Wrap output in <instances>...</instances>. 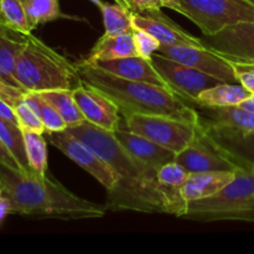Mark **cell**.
Segmentation results:
<instances>
[{
    "label": "cell",
    "mask_w": 254,
    "mask_h": 254,
    "mask_svg": "<svg viewBox=\"0 0 254 254\" xmlns=\"http://www.w3.org/2000/svg\"><path fill=\"white\" fill-rule=\"evenodd\" d=\"M91 146L118 175L119 180L107 191V210L166 213L165 197L156 180V170L136 160L114 135L88 121L66 129Z\"/></svg>",
    "instance_id": "1"
},
{
    "label": "cell",
    "mask_w": 254,
    "mask_h": 254,
    "mask_svg": "<svg viewBox=\"0 0 254 254\" xmlns=\"http://www.w3.org/2000/svg\"><path fill=\"white\" fill-rule=\"evenodd\" d=\"M0 185L12 213L35 218L92 220L106 216V206L74 195L55 179L34 171H12L0 165Z\"/></svg>",
    "instance_id": "2"
},
{
    "label": "cell",
    "mask_w": 254,
    "mask_h": 254,
    "mask_svg": "<svg viewBox=\"0 0 254 254\" xmlns=\"http://www.w3.org/2000/svg\"><path fill=\"white\" fill-rule=\"evenodd\" d=\"M81 81L91 84L113 99L123 117L130 114H155L200 123V114L180 96L165 87L146 82L129 81L94 64H77Z\"/></svg>",
    "instance_id": "3"
},
{
    "label": "cell",
    "mask_w": 254,
    "mask_h": 254,
    "mask_svg": "<svg viewBox=\"0 0 254 254\" xmlns=\"http://www.w3.org/2000/svg\"><path fill=\"white\" fill-rule=\"evenodd\" d=\"M15 77L26 92L73 89L82 83L77 64L32 34L24 35Z\"/></svg>",
    "instance_id": "4"
},
{
    "label": "cell",
    "mask_w": 254,
    "mask_h": 254,
    "mask_svg": "<svg viewBox=\"0 0 254 254\" xmlns=\"http://www.w3.org/2000/svg\"><path fill=\"white\" fill-rule=\"evenodd\" d=\"M183 218L201 222L254 223V170H237L235 179L220 192L189 202L188 212Z\"/></svg>",
    "instance_id": "5"
},
{
    "label": "cell",
    "mask_w": 254,
    "mask_h": 254,
    "mask_svg": "<svg viewBox=\"0 0 254 254\" xmlns=\"http://www.w3.org/2000/svg\"><path fill=\"white\" fill-rule=\"evenodd\" d=\"M179 14L190 19L202 35H212L228 25L254 21V6L247 0H179Z\"/></svg>",
    "instance_id": "6"
},
{
    "label": "cell",
    "mask_w": 254,
    "mask_h": 254,
    "mask_svg": "<svg viewBox=\"0 0 254 254\" xmlns=\"http://www.w3.org/2000/svg\"><path fill=\"white\" fill-rule=\"evenodd\" d=\"M128 130L145 136L149 140L179 154L195 139L200 123L155 114H130L123 117Z\"/></svg>",
    "instance_id": "7"
},
{
    "label": "cell",
    "mask_w": 254,
    "mask_h": 254,
    "mask_svg": "<svg viewBox=\"0 0 254 254\" xmlns=\"http://www.w3.org/2000/svg\"><path fill=\"white\" fill-rule=\"evenodd\" d=\"M49 141L72 161L81 166L91 176H93L107 191L112 190L118 183L116 171L81 139L76 138L67 130L47 133Z\"/></svg>",
    "instance_id": "8"
},
{
    "label": "cell",
    "mask_w": 254,
    "mask_h": 254,
    "mask_svg": "<svg viewBox=\"0 0 254 254\" xmlns=\"http://www.w3.org/2000/svg\"><path fill=\"white\" fill-rule=\"evenodd\" d=\"M200 39L203 46L231 64L254 66V21L236 22Z\"/></svg>",
    "instance_id": "9"
},
{
    "label": "cell",
    "mask_w": 254,
    "mask_h": 254,
    "mask_svg": "<svg viewBox=\"0 0 254 254\" xmlns=\"http://www.w3.org/2000/svg\"><path fill=\"white\" fill-rule=\"evenodd\" d=\"M151 62L163 78L168 82L169 87L188 103L195 104L201 92L221 83L220 79L174 61L159 52L154 54Z\"/></svg>",
    "instance_id": "10"
},
{
    "label": "cell",
    "mask_w": 254,
    "mask_h": 254,
    "mask_svg": "<svg viewBox=\"0 0 254 254\" xmlns=\"http://www.w3.org/2000/svg\"><path fill=\"white\" fill-rule=\"evenodd\" d=\"M159 54L176 62L198 69L203 73L227 83H240L235 67L226 59L215 54L207 47L197 46H166L161 45Z\"/></svg>",
    "instance_id": "11"
},
{
    "label": "cell",
    "mask_w": 254,
    "mask_h": 254,
    "mask_svg": "<svg viewBox=\"0 0 254 254\" xmlns=\"http://www.w3.org/2000/svg\"><path fill=\"white\" fill-rule=\"evenodd\" d=\"M201 128L240 170H254V131L211 124L200 118Z\"/></svg>",
    "instance_id": "12"
},
{
    "label": "cell",
    "mask_w": 254,
    "mask_h": 254,
    "mask_svg": "<svg viewBox=\"0 0 254 254\" xmlns=\"http://www.w3.org/2000/svg\"><path fill=\"white\" fill-rule=\"evenodd\" d=\"M174 160L190 173L240 170L203 131L201 124L195 139L184 150L176 154Z\"/></svg>",
    "instance_id": "13"
},
{
    "label": "cell",
    "mask_w": 254,
    "mask_h": 254,
    "mask_svg": "<svg viewBox=\"0 0 254 254\" xmlns=\"http://www.w3.org/2000/svg\"><path fill=\"white\" fill-rule=\"evenodd\" d=\"M72 92L86 121L109 131L118 129L122 122L121 111L113 99L84 82L74 87Z\"/></svg>",
    "instance_id": "14"
},
{
    "label": "cell",
    "mask_w": 254,
    "mask_h": 254,
    "mask_svg": "<svg viewBox=\"0 0 254 254\" xmlns=\"http://www.w3.org/2000/svg\"><path fill=\"white\" fill-rule=\"evenodd\" d=\"M133 27L144 30L153 35L166 46H197L203 47L200 37L189 34L175 21L166 16L161 9L149 11H133Z\"/></svg>",
    "instance_id": "15"
},
{
    "label": "cell",
    "mask_w": 254,
    "mask_h": 254,
    "mask_svg": "<svg viewBox=\"0 0 254 254\" xmlns=\"http://www.w3.org/2000/svg\"><path fill=\"white\" fill-rule=\"evenodd\" d=\"M114 135L136 160L156 171L161 165L175 159V154L173 151L149 140L145 136L128 130L123 122H121V126L114 131Z\"/></svg>",
    "instance_id": "16"
},
{
    "label": "cell",
    "mask_w": 254,
    "mask_h": 254,
    "mask_svg": "<svg viewBox=\"0 0 254 254\" xmlns=\"http://www.w3.org/2000/svg\"><path fill=\"white\" fill-rule=\"evenodd\" d=\"M93 64L102 68L103 71L109 72L117 77H121V78L129 79V81L146 82V83H153L156 86L171 89L168 82L163 78L158 69L154 67L153 62L148 61L140 56L107 60V61L96 62Z\"/></svg>",
    "instance_id": "17"
},
{
    "label": "cell",
    "mask_w": 254,
    "mask_h": 254,
    "mask_svg": "<svg viewBox=\"0 0 254 254\" xmlns=\"http://www.w3.org/2000/svg\"><path fill=\"white\" fill-rule=\"evenodd\" d=\"M237 171H203L191 173L181 188V193L188 202L211 197L220 192L235 179Z\"/></svg>",
    "instance_id": "18"
},
{
    "label": "cell",
    "mask_w": 254,
    "mask_h": 254,
    "mask_svg": "<svg viewBox=\"0 0 254 254\" xmlns=\"http://www.w3.org/2000/svg\"><path fill=\"white\" fill-rule=\"evenodd\" d=\"M138 56L134 44L133 30L118 35H106L96 42L91 51L81 61V64H93L99 61Z\"/></svg>",
    "instance_id": "19"
},
{
    "label": "cell",
    "mask_w": 254,
    "mask_h": 254,
    "mask_svg": "<svg viewBox=\"0 0 254 254\" xmlns=\"http://www.w3.org/2000/svg\"><path fill=\"white\" fill-rule=\"evenodd\" d=\"M197 106V104H196ZM200 118L211 124L254 131V113L241 106L196 107Z\"/></svg>",
    "instance_id": "20"
},
{
    "label": "cell",
    "mask_w": 254,
    "mask_h": 254,
    "mask_svg": "<svg viewBox=\"0 0 254 254\" xmlns=\"http://www.w3.org/2000/svg\"><path fill=\"white\" fill-rule=\"evenodd\" d=\"M251 96L253 94L241 83L221 82V83L201 92L196 99L195 106L196 104L205 107L240 106Z\"/></svg>",
    "instance_id": "21"
},
{
    "label": "cell",
    "mask_w": 254,
    "mask_h": 254,
    "mask_svg": "<svg viewBox=\"0 0 254 254\" xmlns=\"http://www.w3.org/2000/svg\"><path fill=\"white\" fill-rule=\"evenodd\" d=\"M39 93L59 112L66 122L67 128L76 127L86 121L74 99L72 89H49Z\"/></svg>",
    "instance_id": "22"
},
{
    "label": "cell",
    "mask_w": 254,
    "mask_h": 254,
    "mask_svg": "<svg viewBox=\"0 0 254 254\" xmlns=\"http://www.w3.org/2000/svg\"><path fill=\"white\" fill-rule=\"evenodd\" d=\"M22 39L15 37L14 35L0 34V78L14 87H20L15 77L17 56L22 47Z\"/></svg>",
    "instance_id": "23"
},
{
    "label": "cell",
    "mask_w": 254,
    "mask_h": 254,
    "mask_svg": "<svg viewBox=\"0 0 254 254\" xmlns=\"http://www.w3.org/2000/svg\"><path fill=\"white\" fill-rule=\"evenodd\" d=\"M32 29L59 19H74L61 10L60 0H21Z\"/></svg>",
    "instance_id": "24"
},
{
    "label": "cell",
    "mask_w": 254,
    "mask_h": 254,
    "mask_svg": "<svg viewBox=\"0 0 254 254\" xmlns=\"http://www.w3.org/2000/svg\"><path fill=\"white\" fill-rule=\"evenodd\" d=\"M99 10L103 16L106 35H118L133 30V11L124 5L103 2Z\"/></svg>",
    "instance_id": "25"
},
{
    "label": "cell",
    "mask_w": 254,
    "mask_h": 254,
    "mask_svg": "<svg viewBox=\"0 0 254 254\" xmlns=\"http://www.w3.org/2000/svg\"><path fill=\"white\" fill-rule=\"evenodd\" d=\"M0 139L4 143V145L9 149L12 156L16 159L21 170L24 173L31 171L29 163H27L26 151H25L24 134H22L21 128L17 124L0 118Z\"/></svg>",
    "instance_id": "26"
},
{
    "label": "cell",
    "mask_w": 254,
    "mask_h": 254,
    "mask_svg": "<svg viewBox=\"0 0 254 254\" xmlns=\"http://www.w3.org/2000/svg\"><path fill=\"white\" fill-rule=\"evenodd\" d=\"M25 151L30 169L39 175H47V145L42 134L22 130Z\"/></svg>",
    "instance_id": "27"
},
{
    "label": "cell",
    "mask_w": 254,
    "mask_h": 254,
    "mask_svg": "<svg viewBox=\"0 0 254 254\" xmlns=\"http://www.w3.org/2000/svg\"><path fill=\"white\" fill-rule=\"evenodd\" d=\"M26 101L34 107L39 113L42 123L45 127V133H51V131H61L66 130L67 124L64 121L59 112L39 93V92H26L25 93Z\"/></svg>",
    "instance_id": "28"
},
{
    "label": "cell",
    "mask_w": 254,
    "mask_h": 254,
    "mask_svg": "<svg viewBox=\"0 0 254 254\" xmlns=\"http://www.w3.org/2000/svg\"><path fill=\"white\" fill-rule=\"evenodd\" d=\"M0 14L11 31L19 35H29L32 26L21 0H0Z\"/></svg>",
    "instance_id": "29"
},
{
    "label": "cell",
    "mask_w": 254,
    "mask_h": 254,
    "mask_svg": "<svg viewBox=\"0 0 254 254\" xmlns=\"http://www.w3.org/2000/svg\"><path fill=\"white\" fill-rule=\"evenodd\" d=\"M190 171L186 170L181 164L173 160L164 164L156 171V180L164 188L181 189L190 176Z\"/></svg>",
    "instance_id": "30"
},
{
    "label": "cell",
    "mask_w": 254,
    "mask_h": 254,
    "mask_svg": "<svg viewBox=\"0 0 254 254\" xmlns=\"http://www.w3.org/2000/svg\"><path fill=\"white\" fill-rule=\"evenodd\" d=\"M15 114L17 118V124L21 128V130L26 131H35V133L44 134L45 127L40 118L39 113L36 109L26 101V98L21 99L17 102L14 107Z\"/></svg>",
    "instance_id": "31"
},
{
    "label": "cell",
    "mask_w": 254,
    "mask_h": 254,
    "mask_svg": "<svg viewBox=\"0 0 254 254\" xmlns=\"http://www.w3.org/2000/svg\"><path fill=\"white\" fill-rule=\"evenodd\" d=\"M133 37L138 56L143 57L148 61H151L154 54H156L160 49V41L149 32L138 29V27H133Z\"/></svg>",
    "instance_id": "32"
},
{
    "label": "cell",
    "mask_w": 254,
    "mask_h": 254,
    "mask_svg": "<svg viewBox=\"0 0 254 254\" xmlns=\"http://www.w3.org/2000/svg\"><path fill=\"white\" fill-rule=\"evenodd\" d=\"M116 2L124 5L131 11L143 12L149 10H159L163 7L161 0H116Z\"/></svg>",
    "instance_id": "33"
},
{
    "label": "cell",
    "mask_w": 254,
    "mask_h": 254,
    "mask_svg": "<svg viewBox=\"0 0 254 254\" xmlns=\"http://www.w3.org/2000/svg\"><path fill=\"white\" fill-rule=\"evenodd\" d=\"M237 74L238 82L254 96V66L250 64H232Z\"/></svg>",
    "instance_id": "34"
},
{
    "label": "cell",
    "mask_w": 254,
    "mask_h": 254,
    "mask_svg": "<svg viewBox=\"0 0 254 254\" xmlns=\"http://www.w3.org/2000/svg\"><path fill=\"white\" fill-rule=\"evenodd\" d=\"M0 165L4 166V168L10 169V170L12 171H21V173H24V171L21 170V168H20L19 163L16 161V159L12 156V154L9 151V149L4 145L1 139H0Z\"/></svg>",
    "instance_id": "35"
},
{
    "label": "cell",
    "mask_w": 254,
    "mask_h": 254,
    "mask_svg": "<svg viewBox=\"0 0 254 254\" xmlns=\"http://www.w3.org/2000/svg\"><path fill=\"white\" fill-rule=\"evenodd\" d=\"M0 118L11 122V123L17 124V118L16 114H15L14 108H12L7 102H5L4 99L1 98H0ZM17 126H19V124H17Z\"/></svg>",
    "instance_id": "36"
},
{
    "label": "cell",
    "mask_w": 254,
    "mask_h": 254,
    "mask_svg": "<svg viewBox=\"0 0 254 254\" xmlns=\"http://www.w3.org/2000/svg\"><path fill=\"white\" fill-rule=\"evenodd\" d=\"M12 213L11 211V203H10L9 198L5 197L4 195L0 196V225L4 222L5 218L7 217V215Z\"/></svg>",
    "instance_id": "37"
},
{
    "label": "cell",
    "mask_w": 254,
    "mask_h": 254,
    "mask_svg": "<svg viewBox=\"0 0 254 254\" xmlns=\"http://www.w3.org/2000/svg\"><path fill=\"white\" fill-rule=\"evenodd\" d=\"M161 2H163V7H168L174 11H178L179 0H161Z\"/></svg>",
    "instance_id": "38"
},
{
    "label": "cell",
    "mask_w": 254,
    "mask_h": 254,
    "mask_svg": "<svg viewBox=\"0 0 254 254\" xmlns=\"http://www.w3.org/2000/svg\"><path fill=\"white\" fill-rule=\"evenodd\" d=\"M0 34H7V35H19L16 34V32L11 31V30L9 29V27L6 26V24H5L4 19H2L1 14H0Z\"/></svg>",
    "instance_id": "39"
},
{
    "label": "cell",
    "mask_w": 254,
    "mask_h": 254,
    "mask_svg": "<svg viewBox=\"0 0 254 254\" xmlns=\"http://www.w3.org/2000/svg\"><path fill=\"white\" fill-rule=\"evenodd\" d=\"M240 106L242 107V108L248 109V111L253 112L254 113V96H251L250 98H247L245 102H242Z\"/></svg>",
    "instance_id": "40"
},
{
    "label": "cell",
    "mask_w": 254,
    "mask_h": 254,
    "mask_svg": "<svg viewBox=\"0 0 254 254\" xmlns=\"http://www.w3.org/2000/svg\"><path fill=\"white\" fill-rule=\"evenodd\" d=\"M88 1L93 2V4L96 5V6H98V7H101L102 4H103V1H102V0H88Z\"/></svg>",
    "instance_id": "41"
},
{
    "label": "cell",
    "mask_w": 254,
    "mask_h": 254,
    "mask_svg": "<svg viewBox=\"0 0 254 254\" xmlns=\"http://www.w3.org/2000/svg\"><path fill=\"white\" fill-rule=\"evenodd\" d=\"M4 195V192H2V188H1V185H0V196H2Z\"/></svg>",
    "instance_id": "42"
},
{
    "label": "cell",
    "mask_w": 254,
    "mask_h": 254,
    "mask_svg": "<svg viewBox=\"0 0 254 254\" xmlns=\"http://www.w3.org/2000/svg\"><path fill=\"white\" fill-rule=\"evenodd\" d=\"M247 1H248V2H250V4H252V5H253V6H254V0H247Z\"/></svg>",
    "instance_id": "43"
},
{
    "label": "cell",
    "mask_w": 254,
    "mask_h": 254,
    "mask_svg": "<svg viewBox=\"0 0 254 254\" xmlns=\"http://www.w3.org/2000/svg\"><path fill=\"white\" fill-rule=\"evenodd\" d=\"M4 83H6V82H4L1 78H0V86H1V84H4Z\"/></svg>",
    "instance_id": "44"
}]
</instances>
